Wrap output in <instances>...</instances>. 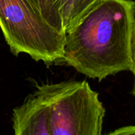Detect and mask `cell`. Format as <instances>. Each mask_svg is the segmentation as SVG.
Segmentation results:
<instances>
[{"mask_svg": "<svg viewBox=\"0 0 135 135\" xmlns=\"http://www.w3.org/2000/svg\"><path fill=\"white\" fill-rule=\"evenodd\" d=\"M0 28L12 53L60 63L64 34L51 26L31 0H0Z\"/></svg>", "mask_w": 135, "mask_h": 135, "instance_id": "3957f363", "label": "cell"}, {"mask_svg": "<svg viewBox=\"0 0 135 135\" xmlns=\"http://www.w3.org/2000/svg\"><path fill=\"white\" fill-rule=\"evenodd\" d=\"M133 0H99L64 33L60 63L99 81L133 68Z\"/></svg>", "mask_w": 135, "mask_h": 135, "instance_id": "6da1fadb", "label": "cell"}, {"mask_svg": "<svg viewBox=\"0 0 135 135\" xmlns=\"http://www.w3.org/2000/svg\"><path fill=\"white\" fill-rule=\"evenodd\" d=\"M99 0H76L70 28ZM69 28V29H70ZM66 32V31H65Z\"/></svg>", "mask_w": 135, "mask_h": 135, "instance_id": "52a82bcc", "label": "cell"}, {"mask_svg": "<svg viewBox=\"0 0 135 135\" xmlns=\"http://www.w3.org/2000/svg\"><path fill=\"white\" fill-rule=\"evenodd\" d=\"M50 135H102L105 108L85 81L69 80L38 86Z\"/></svg>", "mask_w": 135, "mask_h": 135, "instance_id": "7a4b0ae2", "label": "cell"}, {"mask_svg": "<svg viewBox=\"0 0 135 135\" xmlns=\"http://www.w3.org/2000/svg\"><path fill=\"white\" fill-rule=\"evenodd\" d=\"M107 135H135V125L117 129L114 131L107 133Z\"/></svg>", "mask_w": 135, "mask_h": 135, "instance_id": "ba28073f", "label": "cell"}, {"mask_svg": "<svg viewBox=\"0 0 135 135\" xmlns=\"http://www.w3.org/2000/svg\"><path fill=\"white\" fill-rule=\"evenodd\" d=\"M132 62H133V68H132L131 73H133L134 76V85H133V88L131 93L133 96H135V26H134L133 40H132Z\"/></svg>", "mask_w": 135, "mask_h": 135, "instance_id": "9c48e42d", "label": "cell"}, {"mask_svg": "<svg viewBox=\"0 0 135 135\" xmlns=\"http://www.w3.org/2000/svg\"><path fill=\"white\" fill-rule=\"evenodd\" d=\"M12 122L14 135H50L45 107L35 91L13 110Z\"/></svg>", "mask_w": 135, "mask_h": 135, "instance_id": "277c9868", "label": "cell"}, {"mask_svg": "<svg viewBox=\"0 0 135 135\" xmlns=\"http://www.w3.org/2000/svg\"><path fill=\"white\" fill-rule=\"evenodd\" d=\"M46 22L60 33L64 34L61 17L55 8L52 0H31Z\"/></svg>", "mask_w": 135, "mask_h": 135, "instance_id": "5b68a950", "label": "cell"}, {"mask_svg": "<svg viewBox=\"0 0 135 135\" xmlns=\"http://www.w3.org/2000/svg\"><path fill=\"white\" fill-rule=\"evenodd\" d=\"M52 2L62 18L65 33L71 26L76 0H52Z\"/></svg>", "mask_w": 135, "mask_h": 135, "instance_id": "8992f818", "label": "cell"}]
</instances>
